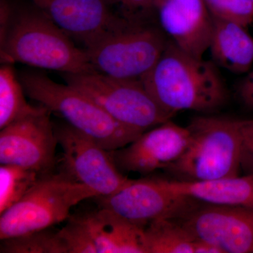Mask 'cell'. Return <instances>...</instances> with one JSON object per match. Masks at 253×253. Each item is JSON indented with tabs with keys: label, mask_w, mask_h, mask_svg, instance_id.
Returning a JSON list of instances; mask_svg holds the SVG:
<instances>
[{
	"label": "cell",
	"mask_w": 253,
	"mask_h": 253,
	"mask_svg": "<svg viewBox=\"0 0 253 253\" xmlns=\"http://www.w3.org/2000/svg\"><path fill=\"white\" fill-rule=\"evenodd\" d=\"M141 81L172 117L181 111L213 114L229 101V90L217 65L191 56L169 38L157 62Z\"/></svg>",
	"instance_id": "1"
},
{
	"label": "cell",
	"mask_w": 253,
	"mask_h": 253,
	"mask_svg": "<svg viewBox=\"0 0 253 253\" xmlns=\"http://www.w3.org/2000/svg\"><path fill=\"white\" fill-rule=\"evenodd\" d=\"M1 62L24 63L63 74L96 71L87 52L34 5L12 6L9 21L0 28Z\"/></svg>",
	"instance_id": "2"
},
{
	"label": "cell",
	"mask_w": 253,
	"mask_h": 253,
	"mask_svg": "<svg viewBox=\"0 0 253 253\" xmlns=\"http://www.w3.org/2000/svg\"><path fill=\"white\" fill-rule=\"evenodd\" d=\"M18 78L31 99L91 136L107 151L124 147L143 133L118 122L85 94L69 84L56 83L45 73L23 71Z\"/></svg>",
	"instance_id": "3"
},
{
	"label": "cell",
	"mask_w": 253,
	"mask_h": 253,
	"mask_svg": "<svg viewBox=\"0 0 253 253\" xmlns=\"http://www.w3.org/2000/svg\"><path fill=\"white\" fill-rule=\"evenodd\" d=\"M186 128V149L164 169L171 179L197 181L239 176L240 120L206 114L193 118Z\"/></svg>",
	"instance_id": "4"
},
{
	"label": "cell",
	"mask_w": 253,
	"mask_h": 253,
	"mask_svg": "<svg viewBox=\"0 0 253 253\" xmlns=\"http://www.w3.org/2000/svg\"><path fill=\"white\" fill-rule=\"evenodd\" d=\"M97 196L62 170L42 174L17 204L0 214V239L54 227L68 220L76 205Z\"/></svg>",
	"instance_id": "5"
},
{
	"label": "cell",
	"mask_w": 253,
	"mask_h": 253,
	"mask_svg": "<svg viewBox=\"0 0 253 253\" xmlns=\"http://www.w3.org/2000/svg\"><path fill=\"white\" fill-rule=\"evenodd\" d=\"M66 84L92 99L110 116L144 132L172 118L146 90L141 80L90 73L63 74Z\"/></svg>",
	"instance_id": "6"
},
{
	"label": "cell",
	"mask_w": 253,
	"mask_h": 253,
	"mask_svg": "<svg viewBox=\"0 0 253 253\" xmlns=\"http://www.w3.org/2000/svg\"><path fill=\"white\" fill-rule=\"evenodd\" d=\"M168 40L157 21L131 22L85 50L97 72L122 79L141 80L157 62Z\"/></svg>",
	"instance_id": "7"
},
{
	"label": "cell",
	"mask_w": 253,
	"mask_h": 253,
	"mask_svg": "<svg viewBox=\"0 0 253 253\" xmlns=\"http://www.w3.org/2000/svg\"><path fill=\"white\" fill-rule=\"evenodd\" d=\"M54 129L62 149L61 170L94 190L98 196H111L130 181L116 167L110 151L91 136L66 122L54 123Z\"/></svg>",
	"instance_id": "8"
},
{
	"label": "cell",
	"mask_w": 253,
	"mask_h": 253,
	"mask_svg": "<svg viewBox=\"0 0 253 253\" xmlns=\"http://www.w3.org/2000/svg\"><path fill=\"white\" fill-rule=\"evenodd\" d=\"M196 239L224 253H253V208L219 206L193 199L171 218Z\"/></svg>",
	"instance_id": "9"
},
{
	"label": "cell",
	"mask_w": 253,
	"mask_h": 253,
	"mask_svg": "<svg viewBox=\"0 0 253 253\" xmlns=\"http://www.w3.org/2000/svg\"><path fill=\"white\" fill-rule=\"evenodd\" d=\"M51 113L45 108L1 129L0 163L29 168L41 174L54 172L58 142Z\"/></svg>",
	"instance_id": "10"
},
{
	"label": "cell",
	"mask_w": 253,
	"mask_h": 253,
	"mask_svg": "<svg viewBox=\"0 0 253 253\" xmlns=\"http://www.w3.org/2000/svg\"><path fill=\"white\" fill-rule=\"evenodd\" d=\"M70 38L89 49L131 21L118 16L105 0H30Z\"/></svg>",
	"instance_id": "11"
},
{
	"label": "cell",
	"mask_w": 253,
	"mask_h": 253,
	"mask_svg": "<svg viewBox=\"0 0 253 253\" xmlns=\"http://www.w3.org/2000/svg\"><path fill=\"white\" fill-rule=\"evenodd\" d=\"M99 207L109 210L126 220L145 226L160 218H172L192 201L170 192L162 185L158 176L130 179L118 192L97 196Z\"/></svg>",
	"instance_id": "12"
},
{
	"label": "cell",
	"mask_w": 253,
	"mask_h": 253,
	"mask_svg": "<svg viewBox=\"0 0 253 253\" xmlns=\"http://www.w3.org/2000/svg\"><path fill=\"white\" fill-rule=\"evenodd\" d=\"M186 126L169 121L144 131L124 147L109 151L116 167L123 174L148 176L166 169L175 162L187 146Z\"/></svg>",
	"instance_id": "13"
},
{
	"label": "cell",
	"mask_w": 253,
	"mask_h": 253,
	"mask_svg": "<svg viewBox=\"0 0 253 253\" xmlns=\"http://www.w3.org/2000/svg\"><path fill=\"white\" fill-rule=\"evenodd\" d=\"M160 27L185 52L204 59L209 50L212 17L204 0H155Z\"/></svg>",
	"instance_id": "14"
},
{
	"label": "cell",
	"mask_w": 253,
	"mask_h": 253,
	"mask_svg": "<svg viewBox=\"0 0 253 253\" xmlns=\"http://www.w3.org/2000/svg\"><path fill=\"white\" fill-rule=\"evenodd\" d=\"M86 226L98 253H144L141 234L145 226L100 208L74 214Z\"/></svg>",
	"instance_id": "15"
},
{
	"label": "cell",
	"mask_w": 253,
	"mask_h": 253,
	"mask_svg": "<svg viewBox=\"0 0 253 253\" xmlns=\"http://www.w3.org/2000/svg\"><path fill=\"white\" fill-rule=\"evenodd\" d=\"M170 192L219 206L253 208V176L186 181L158 176Z\"/></svg>",
	"instance_id": "16"
},
{
	"label": "cell",
	"mask_w": 253,
	"mask_h": 253,
	"mask_svg": "<svg viewBox=\"0 0 253 253\" xmlns=\"http://www.w3.org/2000/svg\"><path fill=\"white\" fill-rule=\"evenodd\" d=\"M246 28L212 17L210 43L212 61L219 68L234 73H247L253 65V38Z\"/></svg>",
	"instance_id": "17"
},
{
	"label": "cell",
	"mask_w": 253,
	"mask_h": 253,
	"mask_svg": "<svg viewBox=\"0 0 253 253\" xmlns=\"http://www.w3.org/2000/svg\"><path fill=\"white\" fill-rule=\"evenodd\" d=\"M196 239L171 218L151 221L141 234L144 253H194Z\"/></svg>",
	"instance_id": "18"
},
{
	"label": "cell",
	"mask_w": 253,
	"mask_h": 253,
	"mask_svg": "<svg viewBox=\"0 0 253 253\" xmlns=\"http://www.w3.org/2000/svg\"><path fill=\"white\" fill-rule=\"evenodd\" d=\"M26 94L14 68L11 64L4 63L0 68V129L45 109L41 104H30Z\"/></svg>",
	"instance_id": "19"
},
{
	"label": "cell",
	"mask_w": 253,
	"mask_h": 253,
	"mask_svg": "<svg viewBox=\"0 0 253 253\" xmlns=\"http://www.w3.org/2000/svg\"><path fill=\"white\" fill-rule=\"evenodd\" d=\"M40 174L29 168L1 164L0 166V214L17 204L31 190Z\"/></svg>",
	"instance_id": "20"
},
{
	"label": "cell",
	"mask_w": 253,
	"mask_h": 253,
	"mask_svg": "<svg viewBox=\"0 0 253 253\" xmlns=\"http://www.w3.org/2000/svg\"><path fill=\"white\" fill-rule=\"evenodd\" d=\"M1 241L0 253H67L59 230L53 227Z\"/></svg>",
	"instance_id": "21"
},
{
	"label": "cell",
	"mask_w": 253,
	"mask_h": 253,
	"mask_svg": "<svg viewBox=\"0 0 253 253\" xmlns=\"http://www.w3.org/2000/svg\"><path fill=\"white\" fill-rule=\"evenodd\" d=\"M212 17L247 28L253 23V0H204Z\"/></svg>",
	"instance_id": "22"
},
{
	"label": "cell",
	"mask_w": 253,
	"mask_h": 253,
	"mask_svg": "<svg viewBox=\"0 0 253 253\" xmlns=\"http://www.w3.org/2000/svg\"><path fill=\"white\" fill-rule=\"evenodd\" d=\"M67 253H98L97 248L86 226L74 215L59 230Z\"/></svg>",
	"instance_id": "23"
},
{
	"label": "cell",
	"mask_w": 253,
	"mask_h": 253,
	"mask_svg": "<svg viewBox=\"0 0 253 253\" xmlns=\"http://www.w3.org/2000/svg\"><path fill=\"white\" fill-rule=\"evenodd\" d=\"M120 17L131 22L157 21L155 0H105Z\"/></svg>",
	"instance_id": "24"
},
{
	"label": "cell",
	"mask_w": 253,
	"mask_h": 253,
	"mask_svg": "<svg viewBox=\"0 0 253 253\" xmlns=\"http://www.w3.org/2000/svg\"><path fill=\"white\" fill-rule=\"evenodd\" d=\"M240 164L244 175L253 176V120H240Z\"/></svg>",
	"instance_id": "25"
},
{
	"label": "cell",
	"mask_w": 253,
	"mask_h": 253,
	"mask_svg": "<svg viewBox=\"0 0 253 253\" xmlns=\"http://www.w3.org/2000/svg\"><path fill=\"white\" fill-rule=\"evenodd\" d=\"M237 94L245 107L253 110V71L239 83Z\"/></svg>",
	"instance_id": "26"
},
{
	"label": "cell",
	"mask_w": 253,
	"mask_h": 253,
	"mask_svg": "<svg viewBox=\"0 0 253 253\" xmlns=\"http://www.w3.org/2000/svg\"><path fill=\"white\" fill-rule=\"evenodd\" d=\"M194 253H224L218 246L204 240L196 239Z\"/></svg>",
	"instance_id": "27"
},
{
	"label": "cell",
	"mask_w": 253,
	"mask_h": 253,
	"mask_svg": "<svg viewBox=\"0 0 253 253\" xmlns=\"http://www.w3.org/2000/svg\"></svg>",
	"instance_id": "28"
}]
</instances>
